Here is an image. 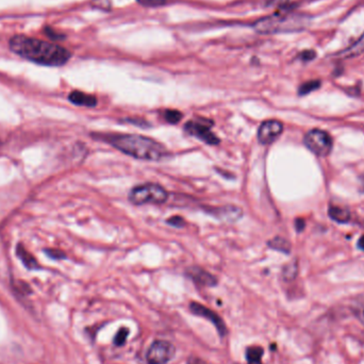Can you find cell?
<instances>
[{"instance_id":"21","label":"cell","mask_w":364,"mask_h":364,"mask_svg":"<svg viewBox=\"0 0 364 364\" xmlns=\"http://www.w3.org/2000/svg\"><path fill=\"white\" fill-rule=\"evenodd\" d=\"M164 119L170 124H178L182 120V113L177 110H167L164 112Z\"/></svg>"},{"instance_id":"24","label":"cell","mask_w":364,"mask_h":364,"mask_svg":"<svg viewBox=\"0 0 364 364\" xmlns=\"http://www.w3.org/2000/svg\"><path fill=\"white\" fill-rule=\"evenodd\" d=\"M45 254L50 257L51 259H63L65 258V254L62 253L61 251H57V249H46Z\"/></svg>"},{"instance_id":"30","label":"cell","mask_w":364,"mask_h":364,"mask_svg":"<svg viewBox=\"0 0 364 364\" xmlns=\"http://www.w3.org/2000/svg\"><path fill=\"white\" fill-rule=\"evenodd\" d=\"M200 363H202V361L200 359L193 358V357L190 358L189 361H188V364H200Z\"/></svg>"},{"instance_id":"3","label":"cell","mask_w":364,"mask_h":364,"mask_svg":"<svg viewBox=\"0 0 364 364\" xmlns=\"http://www.w3.org/2000/svg\"><path fill=\"white\" fill-rule=\"evenodd\" d=\"M311 17L301 13L274 14L255 22L254 28L261 34H275L297 32L306 29L311 22Z\"/></svg>"},{"instance_id":"5","label":"cell","mask_w":364,"mask_h":364,"mask_svg":"<svg viewBox=\"0 0 364 364\" xmlns=\"http://www.w3.org/2000/svg\"><path fill=\"white\" fill-rule=\"evenodd\" d=\"M305 145L318 157L325 158L331 152L332 139L328 132L320 129H313L305 135Z\"/></svg>"},{"instance_id":"4","label":"cell","mask_w":364,"mask_h":364,"mask_svg":"<svg viewBox=\"0 0 364 364\" xmlns=\"http://www.w3.org/2000/svg\"><path fill=\"white\" fill-rule=\"evenodd\" d=\"M168 198L167 191L159 185L146 184L133 188L129 193V200L134 204L163 203Z\"/></svg>"},{"instance_id":"16","label":"cell","mask_w":364,"mask_h":364,"mask_svg":"<svg viewBox=\"0 0 364 364\" xmlns=\"http://www.w3.org/2000/svg\"><path fill=\"white\" fill-rule=\"evenodd\" d=\"M264 350L260 346H251L246 349V360L248 364H263L262 357Z\"/></svg>"},{"instance_id":"31","label":"cell","mask_w":364,"mask_h":364,"mask_svg":"<svg viewBox=\"0 0 364 364\" xmlns=\"http://www.w3.org/2000/svg\"><path fill=\"white\" fill-rule=\"evenodd\" d=\"M358 248H360L364 252V236H362L358 241Z\"/></svg>"},{"instance_id":"14","label":"cell","mask_w":364,"mask_h":364,"mask_svg":"<svg viewBox=\"0 0 364 364\" xmlns=\"http://www.w3.org/2000/svg\"><path fill=\"white\" fill-rule=\"evenodd\" d=\"M16 255L17 257L20 259V261L22 262V264L27 267L28 269H38L40 268V265H38L37 261L34 259V257L22 247L21 245H18L16 248Z\"/></svg>"},{"instance_id":"19","label":"cell","mask_w":364,"mask_h":364,"mask_svg":"<svg viewBox=\"0 0 364 364\" xmlns=\"http://www.w3.org/2000/svg\"><path fill=\"white\" fill-rule=\"evenodd\" d=\"M297 270H298V268H297L296 262H295V261H294V262H291V263L287 264V265H285V266L283 267L282 276H283V278H284L285 280H292V279H294V278L296 277Z\"/></svg>"},{"instance_id":"32","label":"cell","mask_w":364,"mask_h":364,"mask_svg":"<svg viewBox=\"0 0 364 364\" xmlns=\"http://www.w3.org/2000/svg\"><path fill=\"white\" fill-rule=\"evenodd\" d=\"M363 186H364V180H363Z\"/></svg>"},{"instance_id":"13","label":"cell","mask_w":364,"mask_h":364,"mask_svg":"<svg viewBox=\"0 0 364 364\" xmlns=\"http://www.w3.org/2000/svg\"><path fill=\"white\" fill-rule=\"evenodd\" d=\"M71 102H73L76 106H83L93 108L97 105V99L93 95H88L80 90H74L69 96Z\"/></svg>"},{"instance_id":"18","label":"cell","mask_w":364,"mask_h":364,"mask_svg":"<svg viewBox=\"0 0 364 364\" xmlns=\"http://www.w3.org/2000/svg\"><path fill=\"white\" fill-rule=\"evenodd\" d=\"M321 81L320 80H311V81H307L305 83H303L300 88H298V94L301 96L310 94L311 92H313V90H316L317 88H320L321 86Z\"/></svg>"},{"instance_id":"27","label":"cell","mask_w":364,"mask_h":364,"mask_svg":"<svg viewBox=\"0 0 364 364\" xmlns=\"http://www.w3.org/2000/svg\"><path fill=\"white\" fill-rule=\"evenodd\" d=\"M355 313L357 315V317L364 324V304L359 305L356 307L355 309Z\"/></svg>"},{"instance_id":"22","label":"cell","mask_w":364,"mask_h":364,"mask_svg":"<svg viewBox=\"0 0 364 364\" xmlns=\"http://www.w3.org/2000/svg\"><path fill=\"white\" fill-rule=\"evenodd\" d=\"M167 223L174 227H182L185 226V219L180 216H173L170 219H167Z\"/></svg>"},{"instance_id":"23","label":"cell","mask_w":364,"mask_h":364,"mask_svg":"<svg viewBox=\"0 0 364 364\" xmlns=\"http://www.w3.org/2000/svg\"><path fill=\"white\" fill-rule=\"evenodd\" d=\"M315 57H316V54H315L314 50H305L300 55V58L303 61H306V62L312 61Z\"/></svg>"},{"instance_id":"25","label":"cell","mask_w":364,"mask_h":364,"mask_svg":"<svg viewBox=\"0 0 364 364\" xmlns=\"http://www.w3.org/2000/svg\"><path fill=\"white\" fill-rule=\"evenodd\" d=\"M138 2L144 6H149V7H155V6H161L163 5L166 0H138Z\"/></svg>"},{"instance_id":"28","label":"cell","mask_w":364,"mask_h":364,"mask_svg":"<svg viewBox=\"0 0 364 364\" xmlns=\"http://www.w3.org/2000/svg\"><path fill=\"white\" fill-rule=\"evenodd\" d=\"M305 226H306V223L303 218H297L295 220V228L298 232H302L305 229Z\"/></svg>"},{"instance_id":"20","label":"cell","mask_w":364,"mask_h":364,"mask_svg":"<svg viewBox=\"0 0 364 364\" xmlns=\"http://www.w3.org/2000/svg\"><path fill=\"white\" fill-rule=\"evenodd\" d=\"M128 335H129V328L122 327L114 336V340H113L114 345L115 346H123L127 340Z\"/></svg>"},{"instance_id":"7","label":"cell","mask_w":364,"mask_h":364,"mask_svg":"<svg viewBox=\"0 0 364 364\" xmlns=\"http://www.w3.org/2000/svg\"><path fill=\"white\" fill-rule=\"evenodd\" d=\"M190 311L194 315L202 317L204 320L209 321L213 326L216 328L218 334L220 336H225L228 333V328L226 326V323L224 322V320L220 317L216 312H214L213 310L207 308L206 306L199 304V303H195L192 302L189 306Z\"/></svg>"},{"instance_id":"10","label":"cell","mask_w":364,"mask_h":364,"mask_svg":"<svg viewBox=\"0 0 364 364\" xmlns=\"http://www.w3.org/2000/svg\"><path fill=\"white\" fill-rule=\"evenodd\" d=\"M187 275L189 278L193 280V282L199 285V287L212 288L217 284V279L212 274H210L209 271H207L198 266H193L188 268Z\"/></svg>"},{"instance_id":"29","label":"cell","mask_w":364,"mask_h":364,"mask_svg":"<svg viewBox=\"0 0 364 364\" xmlns=\"http://www.w3.org/2000/svg\"><path fill=\"white\" fill-rule=\"evenodd\" d=\"M288 0H266L267 6H281L287 4Z\"/></svg>"},{"instance_id":"11","label":"cell","mask_w":364,"mask_h":364,"mask_svg":"<svg viewBox=\"0 0 364 364\" xmlns=\"http://www.w3.org/2000/svg\"><path fill=\"white\" fill-rule=\"evenodd\" d=\"M207 212H209L213 216L222 219L223 222L232 223L238 220L242 215L243 211L239 207L236 206H225V207H217L213 209H208Z\"/></svg>"},{"instance_id":"1","label":"cell","mask_w":364,"mask_h":364,"mask_svg":"<svg viewBox=\"0 0 364 364\" xmlns=\"http://www.w3.org/2000/svg\"><path fill=\"white\" fill-rule=\"evenodd\" d=\"M9 46L19 57L45 66H62L72 56L66 48L58 44L26 35H14L10 40Z\"/></svg>"},{"instance_id":"15","label":"cell","mask_w":364,"mask_h":364,"mask_svg":"<svg viewBox=\"0 0 364 364\" xmlns=\"http://www.w3.org/2000/svg\"><path fill=\"white\" fill-rule=\"evenodd\" d=\"M329 217L333 219L334 222L340 223V224H345L348 223L350 219V213L347 209L339 206H330L328 210Z\"/></svg>"},{"instance_id":"17","label":"cell","mask_w":364,"mask_h":364,"mask_svg":"<svg viewBox=\"0 0 364 364\" xmlns=\"http://www.w3.org/2000/svg\"><path fill=\"white\" fill-rule=\"evenodd\" d=\"M268 246L272 249L284 253V254H290V252H291V244L289 243V241H287L283 238H280V237H277L275 239H272L271 241H269Z\"/></svg>"},{"instance_id":"9","label":"cell","mask_w":364,"mask_h":364,"mask_svg":"<svg viewBox=\"0 0 364 364\" xmlns=\"http://www.w3.org/2000/svg\"><path fill=\"white\" fill-rule=\"evenodd\" d=\"M283 131V125L276 120L263 122L258 129V140L261 144H270L275 142Z\"/></svg>"},{"instance_id":"2","label":"cell","mask_w":364,"mask_h":364,"mask_svg":"<svg viewBox=\"0 0 364 364\" xmlns=\"http://www.w3.org/2000/svg\"><path fill=\"white\" fill-rule=\"evenodd\" d=\"M105 140L116 149L135 159L158 161L168 154L161 143L138 134H107Z\"/></svg>"},{"instance_id":"8","label":"cell","mask_w":364,"mask_h":364,"mask_svg":"<svg viewBox=\"0 0 364 364\" xmlns=\"http://www.w3.org/2000/svg\"><path fill=\"white\" fill-rule=\"evenodd\" d=\"M185 130L189 134L196 136L209 145H216L219 143V139L211 131V124L191 121L186 124Z\"/></svg>"},{"instance_id":"6","label":"cell","mask_w":364,"mask_h":364,"mask_svg":"<svg viewBox=\"0 0 364 364\" xmlns=\"http://www.w3.org/2000/svg\"><path fill=\"white\" fill-rule=\"evenodd\" d=\"M176 355V347L165 340H155L146 353L147 364H167Z\"/></svg>"},{"instance_id":"12","label":"cell","mask_w":364,"mask_h":364,"mask_svg":"<svg viewBox=\"0 0 364 364\" xmlns=\"http://www.w3.org/2000/svg\"><path fill=\"white\" fill-rule=\"evenodd\" d=\"M363 53H364V32L355 43H353L347 48L343 49L342 51H339V53L334 55V57L339 59H353L359 57Z\"/></svg>"},{"instance_id":"26","label":"cell","mask_w":364,"mask_h":364,"mask_svg":"<svg viewBox=\"0 0 364 364\" xmlns=\"http://www.w3.org/2000/svg\"><path fill=\"white\" fill-rule=\"evenodd\" d=\"M45 32H46V34L51 38V40H61V38L64 37L63 35H60L58 32L54 31L53 29H50V28H46V29H45Z\"/></svg>"}]
</instances>
